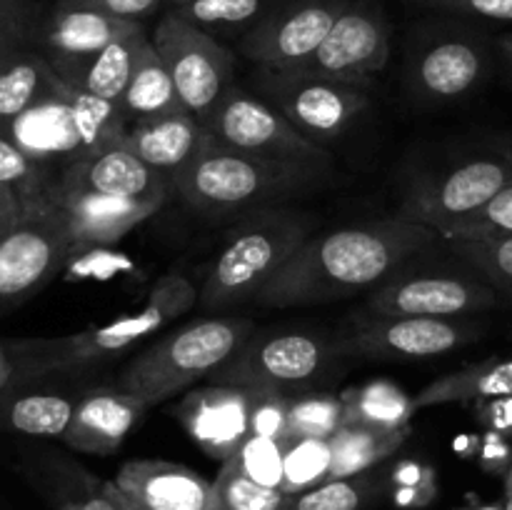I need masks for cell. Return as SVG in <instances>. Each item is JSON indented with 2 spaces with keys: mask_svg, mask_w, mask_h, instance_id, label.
Listing matches in <instances>:
<instances>
[{
  "mask_svg": "<svg viewBox=\"0 0 512 510\" xmlns=\"http://www.w3.org/2000/svg\"><path fill=\"white\" fill-rule=\"evenodd\" d=\"M438 240L443 238L433 228L403 215L313 233L260 290L255 303L303 308L373 293Z\"/></svg>",
  "mask_w": 512,
  "mask_h": 510,
  "instance_id": "1",
  "label": "cell"
},
{
  "mask_svg": "<svg viewBox=\"0 0 512 510\" xmlns=\"http://www.w3.org/2000/svg\"><path fill=\"white\" fill-rule=\"evenodd\" d=\"M195 305V285L180 273H165L155 280L143 308L125 318L58 338L8 340L15 363L13 383H28L45 375H75L120 358L140 340L190 313Z\"/></svg>",
  "mask_w": 512,
  "mask_h": 510,
  "instance_id": "2",
  "label": "cell"
},
{
  "mask_svg": "<svg viewBox=\"0 0 512 510\" xmlns=\"http://www.w3.org/2000/svg\"><path fill=\"white\" fill-rule=\"evenodd\" d=\"M323 170L270 163L218 143L205 130V140L188 168L173 178V190L205 215H250L278 208L315 188Z\"/></svg>",
  "mask_w": 512,
  "mask_h": 510,
  "instance_id": "3",
  "label": "cell"
},
{
  "mask_svg": "<svg viewBox=\"0 0 512 510\" xmlns=\"http://www.w3.org/2000/svg\"><path fill=\"white\" fill-rule=\"evenodd\" d=\"M313 228V215L288 205L243 215L205 273L198 290L200 308L223 313L258 298L270 278L313 235Z\"/></svg>",
  "mask_w": 512,
  "mask_h": 510,
  "instance_id": "4",
  "label": "cell"
},
{
  "mask_svg": "<svg viewBox=\"0 0 512 510\" xmlns=\"http://www.w3.org/2000/svg\"><path fill=\"white\" fill-rule=\"evenodd\" d=\"M130 120L120 105L105 103L58 78L48 95L10 120H0V135L60 180L65 170L88 155L125 138Z\"/></svg>",
  "mask_w": 512,
  "mask_h": 510,
  "instance_id": "5",
  "label": "cell"
},
{
  "mask_svg": "<svg viewBox=\"0 0 512 510\" xmlns=\"http://www.w3.org/2000/svg\"><path fill=\"white\" fill-rule=\"evenodd\" d=\"M253 333V323L245 318L193 320L140 350L118 375L115 388L150 410L208 380Z\"/></svg>",
  "mask_w": 512,
  "mask_h": 510,
  "instance_id": "6",
  "label": "cell"
},
{
  "mask_svg": "<svg viewBox=\"0 0 512 510\" xmlns=\"http://www.w3.org/2000/svg\"><path fill=\"white\" fill-rule=\"evenodd\" d=\"M338 345L310 330L253 333L213 375V385L298 395L328 378Z\"/></svg>",
  "mask_w": 512,
  "mask_h": 510,
  "instance_id": "7",
  "label": "cell"
},
{
  "mask_svg": "<svg viewBox=\"0 0 512 510\" xmlns=\"http://www.w3.org/2000/svg\"><path fill=\"white\" fill-rule=\"evenodd\" d=\"M255 90L293 128H298L320 148L343 138L370 103L363 85L343 83L303 70L258 68Z\"/></svg>",
  "mask_w": 512,
  "mask_h": 510,
  "instance_id": "8",
  "label": "cell"
},
{
  "mask_svg": "<svg viewBox=\"0 0 512 510\" xmlns=\"http://www.w3.org/2000/svg\"><path fill=\"white\" fill-rule=\"evenodd\" d=\"M150 40L173 78L183 108L205 128L235 83V55L213 33L180 18L175 10L160 18Z\"/></svg>",
  "mask_w": 512,
  "mask_h": 510,
  "instance_id": "9",
  "label": "cell"
},
{
  "mask_svg": "<svg viewBox=\"0 0 512 510\" xmlns=\"http://www.w3.org/2000/svg\"><path fill=\"white\" fill-rule=\"evenodd\" d=\"M218 143L270 163L298 165V168L325 170L330 165L328 150L305 138L260 95L230 85L223 103L205 125Z\"/></svg>",
  "mask_w": 512,
  "mask_h": 510,
  "instance_id": "10",
  "label": "cell"
},
{
  "mask_svg": "<svg viewBox=\"0 0 512 510\" xmlns=\"http://www.w3.org/2000/svg\"><path fill=\"white\" fill-rule=\"evenodd\" d=\"M73 258V238L55 200L25 215L0 240V315L38 295Z\"/></svg>",
  "mask_w": 512,
  "mask_h": 510,
  "instance_id": "11",
  "label": "cell"
},
{
  "mask_svg": "<svg viewBox=\"0 0 512 510\" xmlns=\"http://www.w3.org/2000/svg\"><path fill=\"white\" fill-rule=\"evenodd\" d=\"M500 298L485 280L463 273H418L385 280L368 295V310L390 318L460 320L495 308Z\"/></svg>",
  "mask_w": 512,
  "mask_h": 510,
  "instance_id": "12",
  "label": "cell"
},
{
  "mask_svg": "<svg viewBox=\"0 0 512 510\" xmlns=\"http://www.w3.org/2000/svg\"><path fill=\"white\" fill-rule=\"evenodd\" d=\"M510 183L512 163L503 153L480 155L415 185L398 215L443 235L450 225L483 208Z\"/></svg>",
  "mask_w": 512,
  "mask_h": 510,
  "instance_id": "13",
  "label": "cell"
},
{
  "mask_svg": "<svg viewBox=\"0 0 512 510\" xmlns=\"http://www.w3.org/2000/svg\"><path fill=\"white\" fill-rule=\"evenodd\" d=\"M350 3L353 0H285L240 38V53L258 68H300Z\"/></svg>",
  "mask_w": 512,
  "mask_h": 510,
  "instance_id": "14",
  "label": "cell"
},
{
  "mask_svg": "<svg viewBox=\"0 0 512 510\" xmlns=\"http://www.w3.org/2000/svg\"><path fill=\"white\" fill-rule=\"evenodd\" d=\"M390 58V25L375 0H353L330 28L320 48L305 60L303 73L365 85Z\"/></svg>",
  "mask_w": 512,
  "mask_h": 510,
  "instance_id": "15",
  "label": "cell"
},
{
  "mask_svg": "<svg viewBox=\"0 0 512 510\" xmlns=\"http://www.w3.org/2000/svg\"><path fill=\"white\" fill-rule=\"evenodd\" d=\"M480 338V328L465 320L390 318L373 315L368 323L338 340L340 355L370 360L438 358Z\"/></svg>",
  "mask_w": 512,
  "mask_h": 510,
  "instance_id": "16",
  "label": "cell"
},
{
  "mask_svg": "<svg viewBox=\"0 0 512 510\" xmlns=\"http://www.w3.org/2000/svg\"><path fill=\"white\" fill-rule=\"evenodd\" d=\"M135 33H145L143 23L138 20L113 18L98 10L53 5V10L40 20L35 48L48 58L55 73L65 75L93 60L115 40Z\"/></svg>",
  "mask_w": 512,
  "mask_h": 510,
  "instance_id": "17",
  "label": "cell"
},
{
  "mask_svg": "<svg viewBox=\"0 0 512 510\" xmlns=\"http://www.w3.org/2000/svg\"><path fill=\"white\" fill-rule=\"evenodd\" d=\"M248 400V388L210 383L185 393L175 415L210 458L225 463L250 435Z\"/></svg>",
  "mask_w": 512,
  "mask_h": 510,
  "instance_id": "18",
  "label": "cell"
},
{
  "mask_svg": "<svg viewBox=\"0 0 512 510\" xmlns=\"http://www.w3.org/2000/svg\"><path fill=\"white\" fill-rule=\"evenodd\" d=\"M58 185L60 188L93 190V193L110 195V198H128L158 205H163L173 190L170 180L150 168L148 163H143L125 145V140H118V143L88 155L78 165L65 170Z\"/></svg>",
  "mask_w": 512,
  "mask_h": 510,
  "instance_id": "19",
  "label": "cell"
},
{
  "mask_svg": "<svg viewBox=\"0 0 512 510\" xmlns=\"http://www.w3.org/2000/svg\"><path fill=\"white\" fill-rule=\"evenodd\" d=\"M53 200L68 223L73 238L75 255L88 253L93 248H105L123 240L140 223L158 213L163 205L140 203L128 198H110L78 188H55Z\"/></svg>",
  "mask_w": 512,
  "mask_h": 510,
  "instance_id": "20",
  "label": "cell"
},
{
  "mask_svg": "<svg viewBox=\"0 0 512 510\" xmlns=\"http://www.w3.org/2000/svg\"><path fill=\"white\" fill-rule=\"evenodd\" d=\"M113 485L140 510H213V483L180 463L130 460Z\"/></svg>",
  "mask_w": 512,
  "mask_h": 510,
  "instance_id": "21",
  "label": "cell"
},
{
  "mask_svg": "<svg viewBox=\"0 0 512 510\" xmlns=\"http://www.w3.org/2000/svg\"><path fill=\"white\" fill-rule=\"evenodd\" d=\"M490 68L488 48L473 35H448L420 50L410 80L428 100H458L473 93Z\"/></svg>",
  "mask_w": 512,
  "mask_h": 510,
  "instance_id": "22",
  "label": "cell"
},
{
  "mask_svg": "<svg viewBox=\"0 0 512 510\" xmlns=\"http://www.w3.org/2000/svg\"><path fill=\"white\" fill-rule=\"evenodd\" d=\"M145 413L148 408H143L130 395L120 393L115 385L88 390L83 398H78L63 443L78 453L113 455Z\"/></svg>",
  "mask_w": 512,
  "mask_h": 510,
  "instance_id": "23",
  "label": "cell"
},
{
  "mask_svg": "<svg viewBox=\"0 0 512 510\" xmlns=\"http://www.w3.org/2000/svg\"><path fill=\"white\" fill-rule=\"evenodd\" d=\"M123 140L143 163L165 175L173 185L175 175L188 168L190 160L198 155L205 140V128L188 110H175L160 118L130 123Z\"/></svg>",
  "mask_w": 512,
  "mask_h": 510,
  "instance_id": "24",
  "label": "cell"
},
{
  "mask_svg": "<svg viewBox=\"0 0 512 510\" xmlns=\"http://www.w3.org/2000/svg\"><path fill=\"white\" fill-rule=\"evenodd\" d=\"M78 400L58 390H18L13 385L0 393V428L30 438L63 440Z\"/></svg>",
  "mask_w": 512,
  "mask_h": 510,
  "instance_id": "25",
  "label": "cell"
},
{
  "mask_svg": "<svg viewBox=\"0 0 512 510\" xmlns=\"http://www.w3.org/2000/svg\"><path fill=\"white\" fill-rule=\"evenodd\" d=\"M512 395V358H490L458 373L443 375L415 395V408H433L448 403H485Z\"/></svg>",
  "mask_w": 512,
  "mask_h": 510,
  "instance_id": "26",
  "label": "cell"
},
{
  "mask_svg": "<svg viewBox=\"0 0 512 510\" xmlns=\"http://www.w3.org/2000/svg\"><path fill=\"white\" fill-rule=\"evenodd\" d=\"M145 40H148V33H135L123 40H115L113 45L100 50L93 60L70 70V73L58 75V78L73 85L80 93H88L93 98L105 100V103L120 105Z\"/></svg>",
  "mask_w": 512,
  "mask_h": 510,
  "instance_id": "27",
  "label": "cell"
},
{
  "mask_svg": "<svg viewBox=\"0 0 512 510\" xmlns=\"http://www.w3.org/2000/svg\"><path fill=\"white\" fill-rule=\"evenodd\" d=\"M120 110H123L130 123L185 110L173 78H170L168 68H165L163 58L158 55L150 38L140 48L138 63H135L128 88H125L123 100H120Z\"/></svg>",
  "mask_w": 512,
  "mask_h": 510,
  "instance_id": "28",
  "label": "cell"
},
{
  "mask_svg": "<svg viewBox=\"0 0 512 510\" xmlns=\"http://www.w3.org/2000/svg\"><path fill=\"white\" fill-rule=\"evenodd\" d=\"M58 83V73L38 48L0 58V120H10L38 103Z\"/></svg>",
  "mask_w": 512,
  "mask_h": 510,
  "instance_id": "29",
  "label": "cell"
},
{
  "mask_svg": "<svg viewBox=\"0 0 512 510\" xmlns=\"http://www.w3.org/2000/svg\"><path fill=\"white\" fill-rule=\"evenodd\" d=\"M340 400H343V425L400 430L410 428V418L418 413L415 398L388 380L355 385L343 390Z\"/></svg>",
  "mask_w": 512,
  "mask_h": 510,
  "instance_id": "30",
  "label": "cell"
},
{
  "mask_svg": "<svg viewBox=\"0 0 512 510\" xmlns=\"http://www.w3.org/2000/svg\"><path fill=\"white\" fill-rule=\"evenodd\" d=\"M410 433L413 428L383 430L368 428V425H343L330 438V448H333L330 480L368 473L378 463L388 460L408 440Z\"/></svg>",
  "mask_w": 512,
  "mask_h": 510,
  "instance_id": "31",
  "label": "cell"
},
{
  "mask_svg": "<svg viewBox=\"0 0 512 510\" xmlns=\"http://www.w3.org/2000/svg\"><path fill=\"white\" fill-rule=\"evenodd\" d=\"M285 0H193L180 8H170L180 18L190 20L203 30H223V33L245 35L260 20L268 18Z\"/></svg>",
  "mask_w": 512,
  "mask_h": 510,
  "instance_id": "32",
  "label": "cell"
},
{
  "mask_svg": "<svg viewBox=\"0 0 512 510\" xmlns=\"http://www.w3.org/2000/svg\"><path fill=\"white\" fill-rule=\"evenodd\" d=\"M0 185L13 190L23 200L25 210L33 213V210L45 208L53 200L58 180L50 170L35 163L30 155H25L18 145L0 135Z\"/></svg>",
  "mask_w": 512,
  "mask_h": 510,
  "instance_id": "33",
  "label": "cell"
},
{
  "mask_svg": "<svg viewBox=\"0 0 512 510\" xmlns=\"http://www.w3.org/2000/svg\"><path fill=\"white\" fill-rule=\"evenodd\" d=\"M383 488L375 473H360L353 478L325 480L318 488L288 495L283 510H363Z\"/></svg>",
  "mask_w": 512,
  "mask_h": 510,
  "instance_id": "34",
  "label": "cell"
},
{
  "mask_svg": "<svg viewBox=\"0 0 512 510\" xmlns=\"http://www.w3.org/2000/svg\"><path fill=\"white\" fill-rule=\"evenodd\" d=\"M453 253L512 305V235L493 240H448Z\"/></svg>",
  "mask_w": 512,
  "mask_h": 510,
  "instance_id": "35",
  "label": "cell"
},
{
  "mask_svg": "<svg viewBox=\"0 0 512 510\" xmlns=\"http://www.w3.org/2000/svg\"><path fill=\"white\" fill-rule=\"evenodd\" d=\"M283 493L298 495L320 483L330 480L333 468V448L330 440L318 438H290L283 440Z\"/></svg>",
  "mask_w": 512,
  "mask_h": 510,
  "instance_id": "36",
  "label": "cell"
},
{
  "mask_svg": "<svg viewBox=\"0 0 512 510\" xmlns=\"http://www.w3.org/2000/svg\"><path fill=\"white\" fill-rule=\"evenodd\" d=\"M40 485L55 505H73L75 510H125L110 493L108 483H95L88 473L73 465L45 468Z\"/></svg>",
  "mask_w": 512,
  "mask_h": 510,
  "instance_id": "37",
  "label": "cell"
},
{
  "mask_svg": "<svg viewBox=\"0 0 512 510\" xmlns=\"http://www.w3.org/2000/svg\"><path fill=\"white\" fill-rule=\"evenodd\" d=\"M343 428V400L335 393H303L290 398L288 435L290 438L330 440Z\"/></svg>",
  "mask_w": 512,
  "mask_h": 510,
  "instance_id": "38",
  "label": "cell"
},
{
  "mask_svg": "<svg viewBox=\"0 0 512 510\" xmlns=\"http://www.w3.org/2000/svg\"><path fill=\"white\" fill-rule=\"evenodd\" d=\"M288 495L283 490L265 488L233 463H220L218 478L213 480V510H283Z\"/></svg>",
  "mask_w": 512,
  "mask_h": 510,
  "instance_id": "39",
  "label": "cell"
},
{
  "mask_svg": "<svg viewBox=\"0 0 512 510\" xmlns=\"http://www.w3.org/2000/svg\"><path fill=\"white\" fill-rule=\"evenodd\" d=\"M512 235V183L505 185L498 195L488 200L483 208L465 215L450 225L440 238L443 240H493Z\"/></svg>",
  "mask_w": 512,
  "mask_h": 510,
  "instance_id": "40",
  "label": "cell"
},
{
  "mask_svg": "<svg viewBox=\"0 0 512 510\" xmlns=\"http://www.w3.org/2000/svg\"><path fill=\"white\" fill-rule=\"evenodd\" d=\"M283 458V440L248 435L228 463H233L240 473H245L255 483L280 490L283 488Z\"/></svg>",
  "mask_w": 512,
  "mask_h": 510,
  "instance_id": "41",
  "label": "cell"
},
{
  "mask_svg": "<svg viewBox=\"0 0 512 510\" xmlns=\"http://www.w3.org/2000/svg\"><path fill=\"white\" fill-rule=\"evenodd\" d=\"M43 15L35 0H0V58L35 48Z\"/></svg>",
  "mask_w": 512,
  "mask_h": 510,
  "instance_id": "42",
  "label": "cell"
},
{
  "mask_svg": "<svg viewBox=\"0 0 512 510\" xmlns=\"http://www.w3.org/2000/svg\"><path fill=\"white\" fill-rule=\"evenodd\" d=\"M290 398H293V395L275 393V390H250V400H248L250 435H265V438L285 440V435H288Z\"/></svg>",
  "mask_w": 512,
  "mask_h": 510,
  "instance_id": "43",
  "label": "cell"
},
{
  "mask_svg": "<svg viewBox=\"0 0 512 510\" xmlns=\"http://www.w3.org/2000/svg\"><path fill=\"white\" fill-rule=\"evenodd\" d=\"M435 473L423 463L398 465L393 473V498L403 508H420L435 498Z\"/></svg>",
  "mask_w": 512,
  "mask_h": 510,
  "instance_id": "44",
  "label": "cell"
},
{
  "mask_svg": "<svg viewBox=\"0 0 512 510\" xmlns=\"http://www.w3.org/2000/svg\"><path fill=\"white\" fill-rule=\"evenodd\" d=\"M405 3L415 8L440 10V13L512 23V0H405Z\"/></svg>",
  "mask_w": 512,
  "mask_h": 510,
  "instance_id": "45",
  "label": "cell"
},
{
  "mask_svg": "<svg viewBox=\"0 0 512 510\" xmlns=\"http://www.w3.org/2000/svg\"><path fill=\"white\" fill-rule=\"evenodd\" d=\"M163 0H58L55 5L63 8H85V10H98V13L113 15V18L125 20H143L150 13L158 10Z\"/></svg>",
  "mask_w": 512,
  "mask_h": 510,
  "instance_id": "46",
  "label": "cell"
},
{
  "mask_svg": "<svg viewBox=\"0 0 512 510\" xmlns=\"http://www.w3.org/2000/svg\"><path fill=\"white\" fill-rule=\"evenodd\" d=\"M25 215H28V210H25L23 200H20L13 190L0 185V240H3L5 235L13 233L15 225H18Z\"/></svg>",
  "mask_w": 512,
  "mask_h": 510,
  "instance_id": "47",
  "label": "cell"
},
{
  "mask_svg": "<svg viewBox=\"0 0 512 510\" xmlns=\"http://www.w3.org/2000/svg\"><path fill=\"white\" fill-rule=\"evenodd\" d=\"M488 405L480 408V418L490 425L493 430L503 433V430H512V395L510 398H495L485 400Z\"/></svg>",
  "mask_w": 512,
  "mask_h": 510,
  "instance_id": "48",
  "label": "cell"
},
{
  "mask_svg": "<svg viewBox=\"0 0 512 510\" xmlns=\"http://www.w3.org/2000/svg\"><path fill=\"white\" fill-rule=\"evenodd\" d=\"M15 378V363L13 355H10L8 340H0V393L13 383Z\"/></svg>",
  "mask_w": 512,
  "mask_h": 510,
  "instance_id": "49",
  "label": "cell"
},
{
  "mask_svg": "<svg viewBox=\"0 0 512 510\" xmlns=\"http://www.w3.org/2000/svg\"><path fill=\"white\" fill-rule=\"evenodd\" d=\"M498 50L500 55H503L505 65H508V70L512 73V33H505L498 38Z\"/></svg>",
  "mask_w": 512,
  "mask_h": 510,
  "instance_id": "50",
  "label": "cell"
},
{
  "mask_svg": "<svg viewBox=\"0 0 512 510\" xmlns=\"http://www.w3.org/2000/svg\"><path fill=\"white\" fill-rule=\"evenodd\" d=\"M495 148H498V153H503L505 158H508L512 163V130H508V133H503V135H498V138H495Z\"/></svg>",
  "mask_w": 512,
  "mask_h": 510,
  "instance_id": "51",
  "label": "cell"
},
{
  "mask_svg": "<svg viewBox=\"0 0 512 510\" xmlns=\"http://www.w3.org/2000/svg\"><path fill=\"white\" fill-rule=\"evenodd\" d=\"M108 488H110V493H113V495H115V498H118V503H120V505H123V508H125V510H140V508H135V505H133V503H130V500H125V498H123V495H120V493H118V490H115L113 480H108Z\"/></svg>",
  "mask_w": 512,
  "mask_h": 510,
  "instance_id": "52",
  "label": "cell"
},
{
  "mask_svg": "<svg viewBox=\"0 0 512 510\" xmlns=\"http://www.w3.org/2000/svg\"><path fill=\"white\" fill-rule=\"evenodd\" d=\"M475 510H505V505H480Z\"/></svg>",
  "mask_w": 512,
  "mask_h": 510,
  "instance_id": "53",
  "label": "cell"
},
{
  "mask_svg": "<svg viewBox=\"0 0 512 510\" xmlns=\"http://www.w3.org/2000/svg\"><path fill=\"white\" fill-rule=\"evenodd\" d=\"M188 3H193V0H170V5H173V8H180V5H188Z\"/></svg>",
  "mask_w": 512,
  "mask_h": 510,
  "instance_id": "54",
  "label": "cell"
},
{
  "mask_svg": "<svg viewBox=\"0 0 512 510\" xmlns=\"http://www.w3.org/2000/svg\"><path fill=\"white\" fill-rule=\"evenodd\" d=\"M58 510H75L73 505H58Z\"/></svg>",
  "mask_w": 512,
  "mask_h": 510,
  "instance_id": "55",
  "label": "cell"
},
{
  "mask_svg": "<svg viewBox=\"0 0 512 510\" xmlns=\"http://www.w3.org/2000/svg\"><path fill=\"white\" fill-rule=\"evenodd\" d=\"M505 510H512V493H510V498H508V503H505Z\"/></svg>",
  "mask_w": 512,
  "mask_h": 510,
  "instance_id": "56",
  "label": "cell"
}]
</instances>
